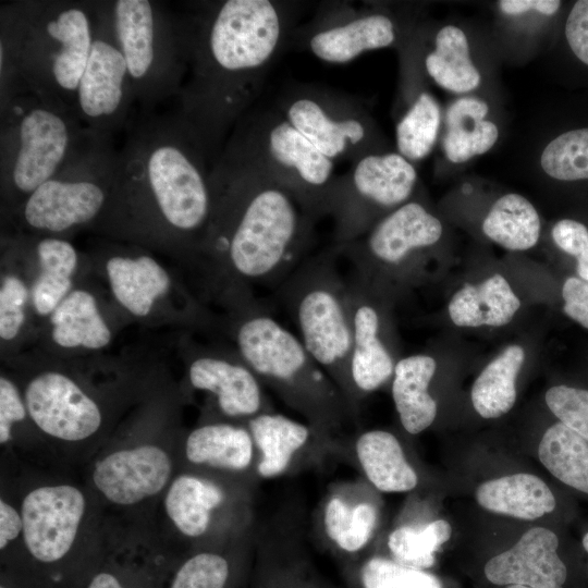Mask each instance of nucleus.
<instances>
[{
    "label": "nucleus",
    "mask_w": 588,
    "mask_h": 588,
    "mask_svg": "<svg viewBox=\"0 0 588 588\" xmlns=\"http://www.w3.org/2000/svg\"><path fill=\"white\" fill-rule=\"evenodd\" d=\"M378 492L362 477L331 483L321 498L314 529L341 565L367 556L380 525Z\"/></svg>",
    "instance_id": "obj_21"
},
{
    "label": "nucleus",
    "mask_w": 588,
    "mask_h": 588,
    "mask_svg": "<svg viewBox=\"0 0 588 588\" xmlns=\"http://www.w3.org/2000/svg\"><path fill=\"white\" fill-rule=\"evenodd\" d=\"M302 5L282 0L197 3L189 21V62L176 97L212 164L289 48Z\"/></svg>",
    "instance_id": "obj_1"
},
{
    "label": "nucleus",
    "mask_w": 588,
    "mask_h": 588,
    "mask_svg": "<svg viewBox=\"0 0 588 588\" xmlns=\"http://www.w3.org/2000/svg\"><path fill=\"white\" fill-rule=\"evenodd\" d=\"M520 308L510 282L494 273L481 282L460 287L448 304L451 321L461 328L503 327Z\"/></svg>",
    "instance_id": "obj_35"
},
{
    "label": "nucleus",
    "mask_w": 588,
    "mask_h": 588,
    "mask_svg": "<svg viewBox=\"0 0 588 588\" xmlns=\"http://www.w3.org/2000/svg\"><path fill=\"white\" fill-rule=\"evenodd\" d=\"M50 321L52 339L62 347L99 350L111 340L95 297L84 290L71 291L51 313Z\"/></svg>",
    "instance_id": "obj_40"
},
{
    "label": "nucleus",
    "mask_w": 588,
    "mask_h": 588,
    "mask_svg": "<svg viewBox=\"0 0 588 588\" xmlns=\"http://www.w3.org/2000/svg\"><path fill=\"white\" fill-rule=\"evenodd\" d=\"M485 575L501 586L565 588L572 567L562 553L559 535L547 527H534L513 547L491 558L485 565Z\"/></svg>",
    "instance_id": "obj_27"
},
{
    "label": "nucleus",
    "mask_w": 588,
    "mask_h": 588,
    "mask_svg": "<svg viewBox=\"0 0 588 588\" xmlns=\"http://www.w3.org/2000/svg\"><path fill=\"white\" fill-rule=\"evenodd\" d=\"M437 370V359L426 353L402 357L395 365L392 400L400 422L409 434L425 431L438 416V403L430 390Z\"/></svg>",
    "instance_id": "obj_34"
},
{
    "label": "nucleus",
    "mask_w": 588,
    "mask_h": 588,
    "mask_svg": "<svg viewBox=\"0 0 588 588\" xmlns=\"http://www.w3.org/2000/svg\"><path fill=\"white\" fill-rule=\"evenodd\" d=\"M28 416L27 408L17 387L7 377L0 378V443L8 444L12 440L14 424Z\"/></svg>",
    "instance_id": "obj_49"
},
{
    "label": "nucleus",
    "mask_w": 588,
    "mask_h": 588,
    "mask_svg": "<svg viewBox=\"0 0 588 588\" xmlns=\"http://www.w3.org/2000/svg\"><path fill=\"white\" fill-rule=\"evenodd\" d=\"M94 1L1 7L0 95L16 82L74 110L94 38Z\"/></svg>",
    "instance_id": "obj_4"
},
{
    "label": "nucleus",
    "mask_w": 588,
    "mask_h": 588,
    "mask_svg": "<svg viewBox=\"0 0 588 588\" xmlns=\"http://www.w3.org/2000/svg\"><path fill=\"white\" fill-rule=\"evenodd\" d=\"M236 351L262 385L301 414L320 434L346 437L356 421L339 388L303 342L256 299L236 305Z\"/></svg>",
    "instance_id": "obj_5"
},
{
    "label": "nucleus",
    "mask_w": 588,
    "mask_h": 588,
    "mask_svg": "<svg viewBox=\"0 0 588 588\" xmlns=\"http://www.w3.org/2000/svg\"><path fill=\"white\" fill-rule=\"evenodd\" d=\"M25 283L16 275H5L0 289V336L13 340L25 320V305L28 299Z\"/></svg>",
    "instance_id": "obj_48"
},
{
    "label": "nucleus",
    "mask_w": 588,
    "mask_h": 588,
    "mask_svg": "<svg viewBox=\"0 0 588 588\" xmlns=\"http://www.w3.org/2000/svg\"><path fill=\"white\" fill-rule=\"evenodd\" d=\"M256 523L225 541L196 548L176 571L170 588H232L252 567Z\"/></svg>",
    "instance_id": "obj_32"
},
{
    "label": "nucleus",
    "mask_w": 588,
    "mask_h": 588,
    "mask_svg": "<svg viewBox=\"0 0 588 588\" xmlns=\"http://www.w3.org/2000/svg\"><path fill=\"white\" fill-rule=\"evenodd\" d=\"M567 1L500 0L493 3L490 38L499 57L523 61L551 46Z\"/></svg>",
    "instance_id": "obj_28"
},
{
    "label": "nucleus",
    "mask_w": 588,
    "mask_h": 588,
    "mask_svg": "<svg viewBox=\"0 0 588 588\" xmlns=\"http://www.w3.org/2000/svg\"><path fill=\"white\" fill-rule=\"evenodd\" d=\"M538 457L560 482L588 497V442L555 420L543 432Z\"/></svg>",
    "instance_id": "obj_42"
},
{
    "label": "nucleus",
    "mask_w": 588,
    "mask_h": 588,
    "mask_svg": "<svg viewBox=\"0 0 588 588\" xmlns=\"http://www.w3.org/2000/svg\"><path fill=\"white\" fill-rule=\"evenodd\" d=\"M182 452L185 469L259 481L256 448L245 424L206 421L187 433Z\"/></svg>",
    "instance_id": "obj_29"
},
{
    "label": "nucleus",
    "mask_w": 588,
    "mask_h": 588,
    "mask_svg": "<svg viewBox=\"0 0 588 588\" xmlns=\"http://www.w3.org/2000/svg\"><path fill=\"white\" fill-rule=\"evenodd\" d=\"M228 139L287 188L316 221L330 216L339 176L334 161L274 107L248 111Z\"/></svg>",
    "instance_id": "obj_10"
},
{
    "label": "nucleus",
    "mask_w": 588,
    "mask_h": 588,
    "mask_svg": "<svg viewBox=\"0 0 588 588\" xmlns=\"http://www.w3.org/2000/svg\"><path fill=\"white\" fill-rule=\"evenodd\" d=\"M115 155L112 138L89 131L62 168L23 201L26 225L57 234L99 217L109 199Z\"/></svg>",
    "instance_id": "obj_12"
},
{
    "label": "nucleus",
    "mask_w": 588,
    "mask_h": 588,
    "mask_svg": "<svg viewBox=\"0 0 588 588\" xmlns=\"http://www.w3.org/2000/svg\"><path fill=\"white\" fill-rule=\"evenodd\" d=\"M451 535L452 527L445 519L402 523L387 537L388 556L400 564L427 569L436 563L437 552Z\"/></svg>",
    "instance_id": "obj_45"
},
{
    "label": "nucleus",
    "mask_w": 588,
    "mask_h": 588,
    "mask_svg": "<svg viewBox=\"0 0 588 588\" xmlns=\"http://www.w3.org/2000/svg\"><path fill=\"white\" fill-rule=\"evenodd\" d=\"M549 236L554 248L574 261L575 274L588 281V217L564 213L553 221Z\"/></svg>",
    "instance_id": "obj_46"
},
{
    "label": "nucleus",
    "mask_w": 588,
    "mask_h": 588,
    "mask_svg": "<svg viewBox=\"0 0 588 588\" xmlns=\"http://www.w3.org/2000/svg\"><path fill=\"white\" fill-rule=\"evenodd\" d=\"M258 480L184 469L163 493L173 528L196 548L225 541L252 527Z\"/></svg>",
    "instance_id": "obj_14"
},
{
    "label": "nucleus",
    "mask_w": 588,
    "mask_h": 588,
    "mask_svg": "<svg viewBox=\"0 0 588 588\" xmlns=\"http://www.w3.org/2000/svg\"><path fill=\"white\" fill-rule=\"evenodd\" d=\"M274 108L332 161L352 163L393 149L367 108L348 95L296 84L281 91Z\"/></svg>",
    "instance_id": "obj_15"
},
{
    "label": "nucleus",
    "mask_w": 588,
    "mask_h": 588,
    "mask_svg": "<svg viewBox=\"0 0 588 588\" xmlns=\"http://www.w3.org/2000/svg\"><path fill=\"white\" fill-rule=\"evenodd\" d=\"M106 270L115 299L137 317H146L171 285L168 272L147 255L113 256Z\"/></svg>",
    "instance_id": "obj_38"
},
{
    "label": "nucleus",
    "mask_w": 588,
    "mask_h": 588,
    "mask_svg": "<svg viewBox=\"0 0 588 588\" xmlns=\"http://www.w3.org/2000/svg\"><path fill=\"white\" fill-rule=\"evenodd\" d=\"M330 246L306 257L278 286L279 301L304 346L342 393L356 424L360 405L351 378L352 323L347 282Z\"/></svg>",
    "instance_id": "obj_7"
},
{
    "label": "nucleus",
    "mask_w": 588,
    "mask_h": 588,
    "mask_svg": "<svg viewBox=\"0 0 588 588\" xmlns=\"http://www.w3.org/2000/svg\"><path fill=\"white\" fill-rule=\"evenodd\" d=\"M563 314L588 330V281L576 274L564 279L561 286Z\"/></svg>",
    "instance_id": "obj_50"
},
{
    "label": "nucleus",
    "mask_w": 588,
    "mask_h": 588,
    "mask_svg": "<svg viewBox=\"0 0 588 588\" xmlns=\"http://www.w3.org/2000/svg\"><path fill=\"white\" fill-rule=\"evenodd\" d=\"M475 499L489 512L526 520L540 518L558 509V499L551 488L538 476L527 473L487 480L476 488Z\"/></svg>",
    "instance_id": "obj_36"
},
{
    "label": "nucleus",
    "mask_w": 588,
    "mask_h": 588,
    "mask_svg": "<svg viewBox=\"0 0 588 588\" xmlns=\"http://www.w3.org/2000/svg\"><path fill=\"white\" fill-rule=\"evenodd\" d=\"M2 189L23 201L51 179L89 130L64 102L15 83L0 96Z\"/></svg>",
    "instance_id": "obj_6"
},
{
    "label": "nucleus",
    "mask_w": 588,
    "mask_h": 588,
    "mask_svg": "<svg viewBox=\"0 0 588 588\" xmlns=\"http://www.w3.org/2000/svg\"><path fill=\"white\" fill-rule=\"evenodd\" d=\"M250 588H339L316 567L306 547L301 504L256 523Z\"/></svg>",
    "instance_id": "obj_19"
},
{
    "label": "nucleus",
    "mask_w": 588,
    "mask_h": 588,
    "mask_svg": "<svg viewBox=\"0 0 588 588\" xmlns=\"http://www.w3.org/2000/svg\"><path fill=\"white\" fill-rule=\"evenodd\" d=\"M528 169L564 213L588 217V91L565 90L551 107Z\"/></svg>",
    "instance_id": "obj_16"
},
{
    "label": "nucleus",
    "mask_w": 588,
    "mask_h": 588,
    "mask_svg": "<svg viewBox=\"0 0 588 588\" xmlns=\"http://www.w3.org/2000/svg\"><path fill=\"white\" fill-rule=\"evenodd\" d=\"M253 437L259 480L322 468L340 460L343 439L327 438L310 425L273 412L261 413L245 424Z\"/></svg>",
    "instance_id": "obj_23"
},
{
    "label": "nucleus",
    "mask_w": 588,
    "mask_h": 588,
    "mask_svg": "<svg viewBox=\"0 0 588 588\" xmlns=\"http://www.w3.org/2000/svg\"><path fill=\"white\" fill-rule=\"evenodd\" d=\"M87 588H124L119 578L109 572L97 573L89 581Z\"/></svg>",
    "instance_id": "obj_52"
},
{
    "label": "nucleus",
    "mask_w": 588,
    "mask_h": 588,
    "mask_svg": "<svg viewBox=\"0 0 588 588\" xmlns=\"http://www.w3.org/2000/svg\"><path fill=\"white\" fill-rule=\"evenodd\" d=\"M342 572L347 588H443L440 579L426 569L376 553L342 564Z\"/></svg>",
    "instance_id": "obj_44"
},
{
    "label": "nucleus",
    "mask_w": 588,
    "mask_h": 588,
    "mask_svg": "<svg viewBox=\"0 0 588 588\" xmlns=\"http://www.w3.org/2000/svg\"><path fill=\"white\" fill-rule=\"evenodd\" d=\"M506 588H531V587L522 586V585H509Z\"/></svg>",
    "instance_id": "obj_54"
},
{
    "label": "nucleus",
    "mask_w": 588,
    "mask_h": 588,
    "mask_svg": "<svg viewBox=\"0 0 588 588\" xmlns=\"http://www.w3.org/2000/svg\"><path fill=\"white\" fill-rule=\"evenodd\" d=\"M212 211L201 250L215 259L236 304L254 285L277 287L306 258L316 220L230 139L211 170Z\"/></svg>",
    "instance_id": "obj_2"
},
{
    "label": "nucleus",
    "mask_w": 588,
    "mask_h": 588,
    "mask_svg": "<svg viewBox=\"0 0 588 588\" xmlns=\"http://www.w3.org/2000/svg\"><path fill=\"white\" fill-rule=\"evenodd\" d=\"M395 123V150L416 163L429 157L439 144L443 107L424 81L401 85Z\"/></svg>",
    "instance_id": "obj_33"
},
{
    "label": "nucleus",
    "mask_w": 588,
    "mask_h": 588,
    "mask_svg": "<svg viewBox=\"0 0 588 588\" xmlns=\"http://www.w3.org/2000/svg\"><path fill=\"white\" fill-rule=\"evenodd\" d=\"M580 543H581V549L586 553L587 561H588V527L584 530L581 535Z\"/></svg>",
    "instance_id": "obj_53"
},
{
    "label": "nucleus",
    "mask_w": 588,
    "mask_h": 588,
    "mask_svg": "<svg viewBox=\"0 0 588 588\" xmlns=\"http://www.w3.org/2000/svg\"><path fill=\"white\" fill-rule=\"evenodd\" d=\"M494 100L466 95L454 97L446 103L438 144L445 164H466L497 146L502 136V125L495 114Z\"/></svg>",
    "instance_id": "obj_30"
},
{
    "label": "nucleus",
    "mask_w": 588,
    "mask_h": 588,
    "mask_svg": "<svg viewBox=\"0 0 588 588\" xmlns=\"http://www.w3.org/2000/svg\"><path fill=\"white\" fill-rule=\"evenodd\" d=\"M24 402L37 429L59 443L87 442L102 426L97 402L62 372L45 371L35 376L25 388Z\"/></svg>",
    "instance_id": "obj_25"
},
{
    "label": "nucleus",
    "mask_w": 588,
    "mask_h": 588,
    "mask_svg": "<svg viewBox=\"0 0 588 588\" xmlns=\"http://www.w3.org/2000/svg\"><path fill=\"white\" fill-rule=\"evenodd\" d=\"M23 518L20 507L4 497L0 499V549L3 551L15 540L22 539Z\"/></svg>",
    "instance_id": "obj_51"
},
{
    "label": "nucleus",
    "mask_w": 588,
    "mask_h": 588,
    "mask_svg": "<svg viewBox=\"0 0 588 588\" xmlns=\"http://www.w3.org/2000/svg\"><path fill=\"white\" fill-rule=\"evenodd\" d=\"M111 27L126 62L135 103L151 112L176 98L188 71L191 27L149 0L106 1Z\"/></svg>",
    "instance_id": "obj_8"
},
{
    "label": "nucleus",
    "mask_w": 588,
    "mask_h": 588,
    "mask_svg": "<svg viewBox=\"0 0 588 588\" xmlns=\"http://www.w3.org/2000/svg\"><path fill=\"white\" fill-rule=\"evenodd\" d=\"M525 350L518 344L506 346L478 375L471 391V404L485 419L509 413L516 401V380L525 362Z\"/></svg>",
    "instance_id": "obj_41"
},
{
    "label": "nucleus",
    "mask_w": 588,
    "mask_h": 588,
    "mask_svg": "<svg viewBox=\"0 0 588 588\" xmlns=\"http://www.w3.org/2000/svg\"><path fill=\"white\" fill-rule=\"evenodd\" d=\"M94 38L81 77L74 111L90 132L112 138L126 128L135 97L126 62L118 47L106 1H94Z\"/></svg>",
    "instance_id": "obj_18"
},
{
    "label": "nucleus",
    "mask_w": 588,
    "mask_h": 588,
    "mask_svg": "<svg viewBox=\"0 0 588 588\" xmlns=\"http://www.w3.org/2000/svg\"><path fill=\"white\" fill-rule=\"evenodd\" d=\"M352 323L351 378L359 402L392 381L395 358L389 301L352 277L347 281Z\"/></svg>",
    "instance_id": "obj_22"
},
{
    "label": "nucleus",
    "mask_w": 588,
    "mask_h": 588,
    "mask_svg": "<svg viewBox=\"0 0 588 588\" xmlns=\"http://www.w3.org/2000/svg\"><path fill=\"white\" fill-rule=\"evenodd\" d=\"M547 51L552 75L564 90L588 91V0L567 1Z\"/></svg>",
    "instance_id": "obj_37"
},
{
    "label": "nucleus",
    "mask_w": 588,
    "mask_h": 588,
    "mask_svg": "<svg viewBox=\"0 0 588 588\" xmlns=\"http://www.w3.org/2000/svg\"><path fill=\"white\" fill-rule=\"evenodd\" d=\"M174 476L172 454L154 442L106 452L90 469L94 489L105 501L120 507L139 505L164 493Z\"/></svg>",
    "instance_id": "obj_24"
},
{
    "label": "nucleus",
    "mask_w": 588,
    "mask_h": 588,
    "mask_svg": "<svg viewBox=\"0 0 588 588\" xmlns=\"http://www.w3.org/2000/svg\"><path fill=\"white\" fill-rule=\"evenodd\" d=\"M482 234L511 252L534 248L542 234L538 209L524 195L509 192L497 197L481 221Z\"/></svg>",
    "instance_id": "obj_39"
},
{
    "label": "nucleus",
    "mask_w": 588,
    "mask_h": 588,
    "mask_svg": "<svg viewBox=\"0 0 588 588\" xmlns=\"http://www.w3.org/2000/svg\"><path fill=\"white\" fill-rule=\"evenodd\" d=\"M187 378L195 390L212 396L223 420L246 424L261 413L274 411L262 383L240 354L231 357L199 353L188 365Z\"/></svg>",
    "instance_id": "obj_26"
},
{
    "label": "nucleus",
    "mask_w": 588,
    "mask_h": 588,
    "mask_svg": "<svg viewBox=\"0 0 588 588\" xmlns=\"http://www.w3.org/2000/svg\"><path fill=\"white\" fill-rule=\"evenodd\" d=\"M39 274L32 290L36 311L51 315L69 295L77 266V253L68 241L45 237L36 246Z\"/></svg>",
    "instance_id": "obj_43"
},
{
    "label": "nucleus",
    "mask_w": 588,
    "mask_h": 588,
    "mask_svg": "<svg viewBox=\"0 0 588 588\" xmlns=\"http://www.w3.org/2000/svg\"><path fill=\"white\" fill-rule=\"evenodd\" d=\"M0 588H8V587H5V586L1 585V587H0Z\"/></svg>",
    "instance_id": "obj_55"
},
{
    "label": "nucleus",
    "mask_w": 588,
    "mask_h": 588,
    "mask_svg": "<svg viewBox=\"0 0 588 588\" xmlns=\"http://www.w3.org/2000/svg\"><path fill=\"white\" fill-rule=\"evenodd\" d=\"M86 493L73 483L48 482L28 489L20 504L22 542L41 564L65 559L83 537L88 513Z\"/></svg>",
    "instance_id": "obj_20"
},
{
    "label": "nucleus",
    "mask_w": 588,
    "mask_h": 588,
    "mask_svg": "<svg viewBox=\"0 0 588 588\" xmlns=\"http://www.w3.org/2000/svg\"><path fill=\"white\" fill-rule=\"evenodd\" d=\"M125 130L102 212L109 211L119 230L162 233L201 249L212 211L213 164L191 124L177 110L139 111Z\"/></svg>",
    "instance_id": "obj_3"
},
{
    "label": "nucleus",
    "mask_w": 588,
    "mask_h": 588,
    "mask_svg": "<svg viewBox=\"0 0 588 588\" xmlns=\"http://www.w3.org/2000/svg\"><path fill=\"white\" fill-rule=\"evenodd\" d=\"M340 460L357 467L363 478L379 492H408L419 485L418 471L401 440L389 430L370 429L346 436Z\"/></svg>",
    "instance_id": "obj_31"
},
{
    "label": "nucleus",
    "mask_w": 588,
    "mask_h": 588,
    "mask_svg": "<svg viewBox=\"0 0 588 588\" xmlns=\"http://www.w3.org/2000/svg\"><path fill=\"white\" fill-rule=\"evenodd\" d=\"M419 189L416 166L395 149L358 158L338 176L330 213L331 246L340 247L364 235Z\"/></svg>",
    "instance_id": "obj_17"
},
{
    "label": "nucleus",
    "mask_w": 588,
    "mask_h": 588,
    "mask_svg": "<svg viewBox=\"0 0 588 588\" xmlns=\"http://www.w3.org/2000/svg\"><path fill=\"white\" fill-rule=\"evenodd\" d=\"M401 79L430 82L454 97L493 98V61L498 56L490 38L463 22L431 24L421 21L399 49Z\"/></svg>",
    "instance_id": "obj_13"
},
{
    "label": "nucleus",
    "mask_w": 588,
    "mask_h": 588,
    "mask_svg": "<svg viewBox=\"0 0 588 588\" xmlns=\"http://www.w3.org/2000/svg\"><path fill=\"white\" fill-rule=\"evenodd\" d=\"M422 20L415 4L326 2L295 28L289 47L326 63L345 64L368 51L400 49Z\"/></svg>",
    "instance_id": "obj_11"
},
{
    "label": "nucleus",
    "mask_w": 588,
    "mask_h": 588,
    "mask_svg": "<svg viewBox=\"0 0 588 588\" xmlns=\"http://www.w3.org/2000/svg\"><path fill=\"white\" fill-rule=\"evenodd\" d=\"M544 402L558 421L588 442V388L559 383L546 391Z\"/></svg>",
    "instance_id": "obj_47"
},
{
    "label": "nucleus",
    "mask_w": 588,
    "mask_h": 588,
    "mask_svg": "<svg viewBox=\"0 0 588 588\" xmlns=\"http://www.w3.org/2000/svg\"><path fill=\"white\" fill-rule=\"evenodd\" d=\"M445 225L421 191L358 238L331 246L354 268L353 277L393 303L426 279V265L439 252Z\"/></svg>",
    "instance_id": "obj_9"
}]
</instances>
